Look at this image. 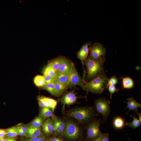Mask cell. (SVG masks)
<instances>
[{
  "instance_id": "cell-2",
  "label": "cell",
  "mask_w": 141,
  "mask_h": 141,
  "mask_svg": "<svg viewBox=\"0 0 141 141\" xmlns=\"http://www.w3.org/2000/svg\"><path fill=\"white\" fill-rule=\"evenodd\" d=\"M104 63L93 60L88 56L84 62L86 68V80H90L104 72Z\"/></svg>"
},
{
  "instance_id": "cell-6",
  "label": "cell",
  "mask_w": 141,
  "mask_h": 141,
  "mask_svg": "<svg viewBox=\"0 0 141 141\" xmlns=\"http://www.w3.org/2000/svg\"><path fill=\"white\" fill-rule=\"evenodd\" d=\"M106 50L103 45L99 42L95 43L90 47L89 55L92 59L105 62Z\"/></svg>"
},
{
  "instance_id": "cell-14",
  "label": "cell",
  "mask_w": 141,
  "mask_h": 141,
  "mask_svg": "<svg viewBox=\"0 0 141 141\" xmlns=\"http://www.w3.org/2000/svg\"><path fill=\"white\" fill-rule=\"evenodd\" d=\"M43 132L46 135L52 134L54 132V127L52 120L48 119L43 122L42 126Z\"/></svg>"
},
{
  "instance_id": "cell-35",
  "label": "cell",
  "mask_w": 141,
  "mask_h": 141,
  "mask_svg": "<svg viewBox=\"0 0 141 141\" xmlns=\"http://www.w3.org/2000/svg\"><path fill=\"white\" fill-rule=\"evenodd\" d=\"M103 135V133H101L97 138L92 141H102Z\"/></svg>"
},
{
  "instance_id": "cell-23",
  "label": "cell",
  "mask_w": 141,
  "mask_h": 141,
  "mask_svg": "<svg viewBox=\"0 0 141 141\" xmlns=\"http://www.w3.org/2000/svg\"><path fill=\"white\" fill-rule=\"evenodd\" d=\"M41 96L42 98L47 102L49 108L54 112L57 105V101L51 98L44 96Z\"/></svg>"
},
{
  "instance_id": "cell-10",
  "label": "cell",
  "mask_w": 141,
  "mask_h": 141,
  "mask_svg": "<svg viewBox=\"0 0 141 141\" xmlns=\"http://www.w3.org/2000/svg\"><path fill=\"white\" fill-rule=\"evenodd\" d=\"M77 99V97L73 91L67 92L62 97L58 98V101L64 106L65 105H71L75 103Z\"/></svg>"
},
{
  "instance_id": "cell-7",
  "label": "cell",
  "mask_w": 141,
  "mask_h": 141,
  "mask_svg": "<svg viewBox=\"0 0 141 141\" xmlns=\"http://www.w3.org/2000/svg\"><path fill=\"white\" fill-rule=\"evenodd\" d=\"M101 122V119H97L93 120L90 123L87 129L88 139H95L100 135L101 132L99 128Z\"/></svg>"
},
{
  "instance_id": "cell-15",
  "label": "cell",
  "mask_w": 141,
  "mask_h": 141,
  "mask_svg": "<svg viewBox=\"0 0 141 141\" xmlns=\"http://www.w3.org/2000/svg\"><path fill=\"white\" fill-rule=\"evenodd\" d=\"M127 102L125 101L127 105L126 108H127L128 109L127 114L131 110H132L135 112L138 111L137 109L141 107V104L136 101L132 97L127 99Z\"/></svg>"
},
{
  "instance_id": "cell-31",
  "label": "cell",
  "mask_w": 141,
  "mask_h": 141,
  "mask_svg": "<svg viewBox=\"0 0 141 141\" xmlns=\"http://www.w3.org/2000/svg\"><path fill=\"white\" fill-rule=\"evenodd\" d=\"M43 76L45 84L54 83V79L52 77L48 75H44Z\"/></svg>"
},
{
  "instance_id": "cell-19",
  "label": "cell",
  "mask_w": 141,
  "mask_h": 141,
  "mask_svg": "<svg viewBox=\"0 0 141 141\" xmlns=\"http://www.w3.org/2000/svg\"><path fill=\"white\" fill-rule=\"evenodd\" d=\"M122 79V89H130L134 86V83L133 80L130 77H120L119 78Z\"/></svg>"
},
{
  "instance_id": "cell-20",
  "label": "cell",
  "mask_w": 141,
  "mask_h": 141,
  "mask_svg": "<svg viewBox=\"0 0 141 141\" xmlns=\"http://www.w3.org/2000/svg\"><path fill=\"white\" fill-rule=\"evenodd\" d=\"M53 111L51 109L46 107L41 108L40 111V115L44 119L50 117H52L54 115Z\"/></svg>"
},
{
  "instance_id": "cell-11",
  "label": "cell",
  "mask_w": 141,
  "mask_h": 141,
  "mask_svg": "<svg viewBox=\"0 0 141 141\" xmlns=\"http://www.w3.org/2000/svg\"><path fill=\"white\" fill-rule=\"evenodd\" d=\"M74 67L73 63L70 60L64 57L57 72L68 74Z\"/></svg>"
},
{
  "instance_id": "cell-38",
  "label": "cell",
  "mask_w": 141,
  "mask_h": 141,
  "mask_svg": "<svg viewBox=\"0 0 141 141\" xmlns=\"http://www.w3.org/2000/svg\"><path fill=\"white\" fill-rule=\"evenodd\" d=\"M50 140L51 141H62L60 139L56 138H53Z\"/></svg>"
},
{
  "instance_id": "cell-26",
  "label": "cell",
  "mask_w": 141,
  "mask_h": 141,
  "mask_svg": "<svg viewBox=\"0 0 141 141\" xmlns=\"http://www.w3.org/2000/svg\"><path fill=\"white\" fill-rule=\"evenodd\" d=\"M44 119L39 115L36 117L32 121L30 125L35 127L40 128L44 122Z\"/></svg>"
},
{
  "instance_id": "cell-40",
  "label": "cell",
  "mask_w": 141,
  "mask_h": 141,
  "mask_svg": "<svg viewBox=\"0 0 141 141\" xmlns=\"http://www.w3.org/2000/svg\"><path fill=\"white\" fill-rule=\"evenodd\" d=\"M18 135L20 136H22V135L21 132V131L20 130V129L19 127V129H18Z\"/></svg>"
},
{
  "instance_id": "cell-39",
  "label": "cell",
  "mask_w": 141,
  "mask_h": 141,
  "mask_svg": "<svg viewBox=\"0 0 141 141\" xmlns=\"http://www.w3.org/2000/svg\"><path fill=\"white\" fill-rule=\"evenodd\" d=\"M138 115L139 120L141 122V114L140 113H138V111L135 112Z\"/></svg>"
},
{
  "instance_id": "cell-13",
  "label": "cell",
  "mask_w": 141,
  "mask_h": 141,
  "mask_svg": "<svg viewBox=\"0 0 141 141\" xmlns=\"http://www.w3.org/2000/svg\"><path fill=\"white\" fill-rule=\"evenodd\" d=\"M26 127V136L28 138L38 137L42 136V132L40 128L34 127L31 125Z\"/></svg>"
},
{
  "instance_id": "cell-34",
  "label": "cell",
  "mask_w": 141,
  "mask_h": 141,
  "mask_svg": "<svg viewBox=\"0 0 141 141\" xmlns=\"http://www.w3.org/2000/svg\"><path fill=\"white\" fill-rule=\"evenodd\" d=\"M102 141H109L108 133H103Z\"/></svg>"
},
{
  "instance_id": "cell-18",
  "label": "cell",
  "mask_w": 141,
  "mask_h": 141,
  "mask_svg": "<svg viewBox=\"0 0 141 141\" xmlns=\"http://www.w3.org/2000/svg\"><path fill=\"white\" fill-rule=\"evenodd\" d=\"M42 88L43 89L49 92L54 96L59 97L61 95L56 90L54 83L45 84Z\"/></svg>"
},
{
  "instance_id": "cell-28",
  "label": "cell",
  "mask_w": 141,
  "mask_h": 141,
  "mask_svg": "<svg viewBox=\"0 0 141 141\" xmlns=\"http://www.w3.org/2000/svg\"><path fill=\"white\" fill-rule=\"evenodd\" d=\"M54 84L56 90L61 95L64 93L67 88L65 86L55 80Z\"/></svg>"
},
{
  "instance_id": "cell-12",
  "label": "cell",
  "mask_w": 141,
  "mask_h": 141,
  "mask_svg": "<svg viewBox=\"0 0 141 141\" xmlns=\"http://www.w3.org/2000/svg\"><path fill=\"white\" fill-rule=\"evenodd\" d=\"M52 117L54 132L58 134L63 133L65 128V123L62 119L54 115Z\"/></svg>"
},
{
  "instance_id": "cell-43",
  "label": "cell",
  "mask_w": 141,
  "mask_h": 141,
  "mask_svg": "<svg viewBox=\"0 0 141 141\" xmlns=\"http://www.w3.org/2000/svg\"><path fill=\"white\" fill-rule=\"evenodd\" d=\"M49 141H50V140H49Z\"/></svg>"
},
{
  "instance_id": "cell-4",
  "label": "cell",
  "mask_w": 141,
  "mask_h": 141,
  "mask_svg": "<svg viewBox=\"0 0 141 141\" xmlns=\"http://www.w3.org/2000/svg\"><path fill=\"white\" fill-rule=\"evenodd\" d=\"M63 133L67 138L74 140L81 135V131L76 124L72 121H68L65 123V128Z\"/></svg>"
},
{
  "instance_id": "cell-36",
  "label": "cell",
  "mask_w": 141,
  "mask_h": 141,
  "mask_svg": "<svg viewBox=\"0 0 141 141\" xmlns=\"http://www.w3.org/2000/svg\"><path fill=\"white\" fill-rule=\"evenodd\" d=\"M19 127L21 130L26 134L27 132V127L25 126L24 125H22L19 126Z\"/></svg>"
},
{
  "instance_id": "cell-16",
  "label": "cell",
  "mask_w": 141,
  "mask_h": 141,
  "mask_svg": "<svg viewBox=\"0 0 141 141\" xmlns=\"http://www.w3.org/2000/svg\"><path fill=\"white\" fill-rule=\"evenodd\" d=\"M64 57L62 56H58L49 61L48 64L54 70L57 72Z\"/></svg>"
},
{
  "instance_id": "cell-27",
  "label": "cell",
  "mask_w": 141,
  "mask_h": 141,
  "mask_svg": "<svg viewBox=\"0 0 141 141\" xmlns=\"http://www.w3.org/2000/svg\"><path fill=\"white\" fill-rule=\"evenodd\" d=\"M33 82L35 85L39 87H42L45 84L43 76L37 75L33 79Z\"/></svg>"
},
{
  "instance_id": "cell-33",
  "label": "cell",
  "mask_w": 141,
  "mask_h": 141,
  "mask_svg": "<svg viewBox=\"0 0 141 141\" xmlns=\"http://www.w3.org/2000/svg\"><path fill=\"white\" fill-rule=\"evenodd\" d=\"M7 135V132L5 129H0V138H4Z\"/></svg>"
},
{
  "instance_id": "cell-32",
  "label": "cell",
  "mask_w": 141,
  "mask_h": 141,
  "mask_svg": "<svg viewBox=\"0 0 141 141\" xmlns=\"http://www.w3.org/2000/svg\"><path fill=\"white\" fill-rule=\"evenodd\" d=\"M44 137L42 136L38 137L28 138L26 141H44Z\"/></svg>"
},
{
  "instance_id": "cell-42",
  "label": "cell",
  "mask_w": 141,
  "mask_h": 141,
  "mask_svg": "<svg viewBox=\"0 0 141 141\" xmlns=\"http://www.w3.org/2000/svg\"><path fill=\"white\" fill-rule=\"evenodd\" d=\"M129 141H130V139H129ZM133 141H134V140H133Z\"/></svg>"
},
{
  "instance_id": "cell-24",
  "label": "cell",
  "mask_w": 141,
  "mask_h": 141,
  "mask_svg": "<svg viewBox=\"0 0 141 141\" xmlns=\"http://www.w3.org/2000/svg\"><path fill=\"white\" fill-rule=\"evenodd\" d=\"M113 124L115 128L120 129L124 127L125 125V121L124 119L121 117H117L114 119Z\"/></svg>"
},
{
  "instance_id": "cell-41",
  "label": "cell",
  "mask_w": 141,
  "mask_h": 141,
  "mask_svg": "<svg viewBox=\"0 0 141 141\" xmlns=\"http://www.w3.org/2000/svg\"><path fill=\"white\" fill-rule=\"evenodd\" d=\"M0 141H6V140L5 138H0Z\"/></svg>"
},
{
  "instance_id": "cell-1",
  "label": "cell",
  "mask_w": 141,
  "mask_h": 141,
  "mask_svg": "<svg viewBox=\"0 0 141 141\" xmlns=\"http://www.w3.org/2000/svg\"><path fill=\"white\" fill-rule=\"evenodd\" d=\"M108 80L104 72L90 81L86 82L83 89L87 92L101 94L105 89Z\"/></svg>"
},
{
  "instance_id": "cell-25",
  "label": "cell",
  "mask_w": 141,
  "mask_h": 141,
  "mask_svg": "<svg viewBox=\"0 0 141 141\" xmlns=\"http://www.w3.org/2000/svg\"><path fill=\"white\" fill-rule=\"evenodd\" d=\"M43 72L44 75H48L54 79L56 78L57 73L48 64L44 68Z\"/></svg>"
},
{
  "instance_id": "cell-22",
  "label": "cell",
  "mask_w": 141,
  "mask_h": 141,
  "mask_svg": "<svg viewBox=\"0 0 141 141\" xmlns=\"http://www.w3.org/2000/svg\"><path fill=\"white\" fill-rule=\"evenodd\" d=\"M130 116L133 118V120L131 123L126 122L125 124L126 126L131 127L133 129H135L140 126L141 122L136 116L134 115H132Z\"/></svg>"
},
{
  "instance_id": "cell-30",
  "label": "cell",
  "mask_w": 141,
  "mask_h": 141,
  "mask_svg": "<svg viewBox=\"0 0 141 141\" xmlns=\"http://www.w3.org/2000/svg\"><path fill=\"white\" fill-rule=\"evenodd\" d=\"M108 88V90L110 93V97L111 99L112 96L113 94L115 92H118L119 91V89H117L115 85H109Z\"/></svg>"
},
{
  "instance_id": "cell-21",
  "label": "cell",
  "mask_w": 141,
  "mask_h": 141,
  "mask_svg": "<svg viewBox=\"0 0 141 141\" xmlns=\"http://www.w3.org/2000/svg\"><path fill=\"white\" fill-rule=\"evenodd\" d=\"M18 129L19 126H15L5 129L7 137L15 138L18 136Z\"/></svg>"
},
{
  "instance_id": "cell-9",
  "label": "cell",
  "mask_w": 141,
  "mask_h": 141,
  "mask_svg": "<svg viewBox=\"0 0 141 141\" xmlns=\"http://www.w3.org/2000/svg\"><path fill=\"white\" fill-rule=\"evenodd\" d=\"M91 46V42H88L85 43L83 45L77 54V57L81 61L83 65L84 69L83 79L84 80L86 76V72L84 69V62L88 56L90 47V46Z\"/></svg>"
},
{
  "instance_id": "cell-17",
  "label": "cell",
  "mask_w": 141,
  "mask_h": 141,
  "mask_svg": "<svg viewBox=\"0 0 141 141\" xmlns=\"http://www.w3.org/2000/svg\"><path fill=\"white\" fill-rule=\"evenodd\" d=\"M68 77L69 73L65 74L57 72L56 77L54 79V80L67 88L68 81Z\"/></svg>"
},
{
  "instance_id": "cell-5",
  "label": "cell",
  "mask_w": 141,
  "mask_h": 141,
  "mask_svg": "<svg viewBox=\"0 0 141 141\" xmlns=\"http://www.w3.org/2000/svg\"><path fill=\"white\" fill-rule=\"evenodd\" d=\"M110 101L104 97H101L96 99L95 105L97 113L101 114L104 120L108 117L110 113Z\"/></svg>"
},
{
  "instance_id": "cell-37",
  "label": "cell",
  "mask_w": 141,
  "mask_h": 141,
  "mask_svg": "<svg viewBox=\"0 0 141 141\" xmlns=\"http://www.w3.org/2000/svg\"><path fill=\"white\" fill-rule=\"evenodd\" d=\"M5 138L6 141H16V139L15 138L9 137H7Z\"/></svg>"
},
{
  "instance_id": "cell-29",
  "label": "cell",
  "mask_w": 141,
  "mask_h": 141,
  "mask_svg": "<svg viewBox=\"0 0 141 141\" xmlns=\"http://www.w3.org/2000/svg\"><path fill=\"white\" fill-rule=\"evenodd\" d=\"M118 83V79L116 76L114 75L109 79L105 89L107 88L109 85H115Z\"/></svg>"
},
{
  "instance_id": "cell-8",
  "label": "cell",
  "mask_w": 141,
  "mask_h": 141,
  "mask_svg": "<svg viewBox=\"0 0 141 141\" xmlns=\"http://www.w3.org/2000/svg\"><path fill=\"white\" fill-rule=\"evenodd\" d=\"M86 81L79 74L74 67L69 73L68 81L67 88H70L76 85L83 88Z\"/></svg>"
},
{
  "instance_id": "cell-3",
  "label": "cell",
  "mask_w": 141,
  "mask_h": 141,
  "mask_svg": "<svg viewBox=\"0 0 141 141\" xmlns=\"http://www.w3.org/2000/svg\"><path fill=\"white\" fill-rule=\"evenodd\" d=\"M67 115L80 122L85 123L91 120L97 114L92 107H86L73 109L70 111Z\"/></svg>"
}]
</instances>
